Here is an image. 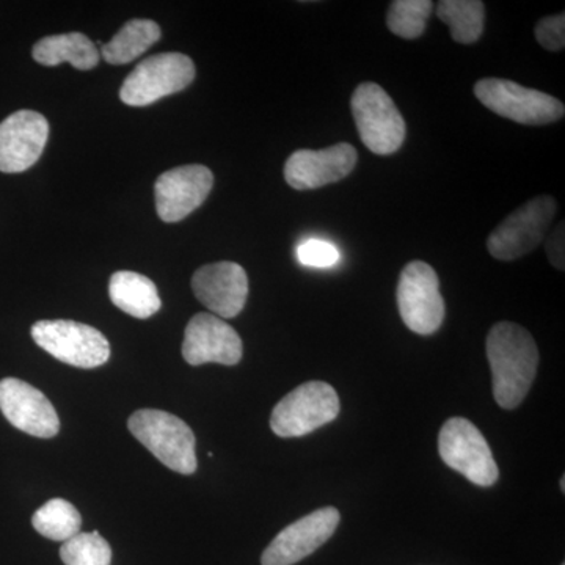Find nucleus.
<instances>
[{"label": "nucleus", "instance_id": "nucleus-1", "mask_svg": "<svg viewBox=\"0 0 565 565\" xmlns=\"http://www.w3.org/2000/svg\"><path fill=\"white\" fill-rule=\"evenodd\" d=\"M487 356L492 367L494 401L505 411H514L525 401L537 375L534 338L519 323H494L487 337Z\"/></svg>", "mask_w": 565, "mask_h": 565}, {"label": "nucleus", "instance_id": "nucleus-2", "mask_svg": "<svg viewBox=\"0 0 565 565\" xmlns=\"http://www.w3.org/2000/svg\"><path fill=\"white\" fill-rule=\"evenodd\" d=\"M129 430L152 456L180 475L196 471L195 435L181 418L143 408L129 418Z\"/></svg>", "mask_w": 565, "mask_h": 565}, {"label": "nucleus", "instance_id": "nucleus-3", "mask_svg": "<svg viewBox=\"0 0 565 565\" xmlns=\"http://www.w3.org/2000/svg\"><path fill=\"white\" fill-rule=\"evenodd\" d=\"M352 114L364 147L377 156H390L403 147L405 121L388 93L363 82L352 95Z\"/></svg>", "mask_w": 565, "mask_h": 565}, {"label": "nucleus", "instance_id": "nucleus-4", "mask_svg": "<svg viewBox=\"0 0 565 565\" xmlns=\"http://www.w3.org/2000/svg\"><path fill=\"white\" fill-rule=\"evenodd\" d=\"M475 95L493 114L520 125H550L565 115L564 104L559 99L548 93L523 87L514 81L487 77L476 82Z\"/></svg>", "mask_w": 565, "mask_h": 565}, {"label": "nucleus", "instance_id": "nucleus-5", "mask_svg": "<svg viewBox=\"0 0 565 565\" xmlns=\"http://www.w3.org/2000/svg\"><path fill=\"white\" fill-rule=\"evenodd\" d=\"M337 390L326 382H307L275 405L270 429L281 438L303 437L340 415Z\"/></svg>", "mask_w": 565, "mask_h": 565}, {"label": "nucleus", "instance_id": "nucleus-6", "mask_svg": "<svg viewBox=\"0 0 565 565\" xmlns=\"http://www.w3.org/2000/svg\"><path fill=\"white\" fill-rule=\"evenodd\" d=\"M438 452L449 468L475 486L490 487L500 478L492 449L473 423L465 418L448 419L438 435Z\"/></svg>", "mask_w": 565, "mask_h": 565}, {"label": "nucleus", "instance_id": "nucleus-7", "mask_svg": "<svg viewBox=\"0 0 565 565\" xmlns=\"http://www.w3.org/2000/svg\"><path fill=\"white\" fill-rule=\"evenodd\" d=\"M195 79L192 58L178 52L156 54L145 58L122 82L121 102L131 107L150 104L182 92Z\"/></svg>", "mask_w": 565, "mask_h": 565}, {"label": "nucleus", "instance_id": "nucleus-8", "mask_svg": "<svg viewBox=\"0 0 565 565\" xmlns=\"http://www.w3.org/2000/svg\"><path fill=\"white\" fill-rule=\"evenodd\" d=\"M556 211L553 196L541 195L530 200L508 215L490 234L487 239L490 255L500 262H514L535 250L544 243Z\"/></svg>", "mask_w": 565, "mask_h": 565}, {"label": "nucleus", "instance_id": "nucleus-9", "mask_svg": "<svg viewBox=\"0 0 565 565\" xmlns=\"http://www.w3.org/2000/svg\"><path fill=\"white\" fill-rule=\"evenodd\" d=\"M32 338L58 362L82 370L103 366L110 356L107 338L87 323L63 319L39 321L33 323Z\"/></svg>", "mask_w": 565, "mask_h": 565}, {"label": "nucleus", "instance_id": "nucleus-10", "mask_svg": "<svg viewBox=\"0 0 565 565\" xmlns=\"http://www.w3.org/2000/svg\"><path fill=\"white\" fill-rule=\"evenodd\" d=\"M397 307L405 326L414 333L433 334L445 319L440 280L427 263L412 262L401 273Z\"/></svg>", "mask_w": 565, "mask_h": 565}, {"label": "nucleus", "instance_id": "nucleus-11", "mask_svg": "<svg viewBox=\"0 0 565 565\" xmlns=\"http://www.w3.org/2000/svg\"><path fill=\"white\" fill-rule=\"evenodd\" d=\"M340 511L322 508L286 526L264 550L263 565H294L313 555L340 525Z\"/></svg>", "mask_w": 565, "mask_h": 565}, {"label": "nucleus", "instance_id": "nucleus-12", "mask_svg": "<svg viewBox=\"0 0 565 565\" xmlns=\"http://www.w3.org/2000/svg\"><path fill=\"white\" fill-rule=\"evenodd\" d=\"M214 185V174L207 167L184 166L169 170L154 185L156 211L161 221L177 223L199 210Z\"/></svg>", "mask_w": 565, "mask_h": 565}, {"label": "nucleus", "instance_id": "nucleus-13", "mask_svg": "<svg viewBox=\"0 0 565 565\" xmlns=\"http://www.w3.org/2000/svg\"><path fill=\"white\" fill-rule=\"evenodd\" d=\"M243 352L239 334L217 316L195 315L185 327L182 356L192 366L206 363L234 366L243 360Z\"/></svg>", "mask_w": 565, "mask_h": 565}, {"label": "nucleus", "instance_id": "nucleus-14", "mask_svg": "<svg viewBox=\"0 0 565 565\" xmlns=\"http://www.w3.org/2000/svg\"><path fill=\"white\" fill-rule=\"evenodd\" d=\"M50 139V122L39 111L18 110L0 122V172L21 173L35 166Z\"/></svg>", "mask_w": 565, "mask_h": 565}, {"label": "nucleus", "instance_id": "nucleus-15", "mask_svg": "<svg viewBox=\"0 0 565 565\" xmlns=\"http://www.w3.org/2000/svg\"><path fill=\"white\" fill-rule=\"evenodd\" d=\"M0 412L11 426L32 437L52 438L61 430V419L51 401L20 379L0 381Z\"/></svg>", "mask_w": 565, "mask_h": 565}, {"label": "nucleus", "instance_id": "nucleus-16", "mask_svg": "<svg viewBox=\"0 0 565 565\" xmlns=\"http://www.w3.org/2000/svg\"><path fill=\"white\" fill-rule=\"evenodd\" d=\"M359 154L351 143H337L326 150H299L289 156L285 180L296 191H311L344 180L355 169Z\"/></svg>", "mask_w": 565, "mask_h": 565}, {"label": "nucleus", "instance_id": "nucleus-17", "mask_svg": "<svg viewBox=\"0 0 565 565\" xmlns=\"http://www.w3.org/2000/svg\"><path fill=\"white\" fill-rule=\"evenodd\" d=\"M192 289L200 300L221 319L236 318L248 296V277L244 267L232 262L206 264L192 277Z\"/></svg>", "mask_w": 565, "mask_h": 565}, {"label": "nucleus", "instance_id": "nucleus-18", "mask_svg": "<svg viewBox=\"0 0 565 565\" xmlns=\"http://www.w3.org/2000/svg\"><path fill=\"white\" fill-rule=\"evenodd\" d=\"M32 55L43 66H57L66 62L81 71L95 68L102 58L96 44L79 32L46 36L33 46Z\"/></svg>", "mask_w": 565, "mask_h": 565}, {"label": "nucleus", "instance_id": "nucleus-19", "mask_svg": "<svg viewBox=\"0 0 565 565\" xmlns=\"http://www.w3.org/2000/svg\"><path fill=\"white\" fill-rule=\"evenodd\" d=\"M109 294L111 303L132 318L148 319L161 310V297L154 282L131 270L111 275Z\"/></svg>", "mask_w": 565, "mask_h": 565}, {"label": "nucleus", "instance_id": "nucleus-20", "mask_svg": "<svg viewBox=\"0 0 565 565\" xmlns=\"http://www.w3.org/2000/svg\"><path fill=\"white\" fill-rule=\"evenodd\" d=\"M161 28L154 21L131 20L109 43L103 44L102 55L110 65H125L150 50L152 44L161 40Z\"/></svg>", "mask_w": 565, "mask_h": 565}, {"label": "nucleus", "instance_id": "nucleus-21", "mask_svg": "<svg viewBox=\"0 0 565 565\" xmlns=\"http://www.w3.org/2000/svg\"><path fill=\"white\" fill-rule=\"evenodd\" d=\"M437 17L449 25L452 40L460 44H473L484 32L486 6L479 0H441Z\"/></svg>", "mask_w": 565, "mask_h": 565}, {"label": "nucleus", "instance_id": "nucleus-22", "mask_svg": "<svg viewBox=\"0 0 565 565\" xmlns=\"http://www.w3.org/2000/svg\"><path fill=\"white\" fill-rule=\"evenodd\" d=\"M32 525L43 537L66 542L79 534L82 516L70 501L54 498L33 514Z\"/></svg>", "mask_w": 565, "mask_h": 565}, {"label": "nucleus", "instance_id": "nucleus-23", "mask_svg": "<svg viewBox=\"0 0 565 565\" xmlns=\"http://www.w3.org/2000/svg\"><path fill=\"white\" fill-rule=\"evenodd\" d=\"M433 10L434 3L430 0H394L390 3L386 25L401 39H419L426 31Z\"/></svg>", "mask_w": 565, "mask_h": 565}, {"label": "nucleus", "instance_id": "nucleus-24", "mask_svg": "<svg viewBox=\"0 0 565 565\" xmlns=\"http://www.w3.org/2000/svg\"><path fill=\"white\" fill-rule=\"evenodd\" d=\"M61 557L65 565H110L109 542L95 533H79L63 542Z\"/></svg>", "mask_w": 565, "mask_h": 565}, {"label": "nucleus", "instance_id": "nucleus-25", "mask_svg": "<svg viewBox=\"0 0 565 565\" xmlns=\"http://www.w3.org/2000/svg\"><path fill=\"white\" fill-rule=\"evenodd\" d=\"M297 258H299V262L305 264V266L326 269V267H332L338 263L340 253H338L332 244L310 239L299 245V248H297Z\"/></svg>", "mask_w": 565, "mask_h": 565}, {"label": "nucleus", "instance_id": "nucleus-26", "mask_svg": "<svg viewBox=\"0 0 565 565\" xmlns=\"http://www.w3.org/2000/svg\"><path fill=\"white\" fill-rule=\"evenodd\" d=\"M535 39L546 51H563L565 47V14L546 17L535 25Z\"/></svg>", "mask_w": 565, "mask_h": 565}, {"label": "nucleus", "instance_id": "nucleus-27", "mask_svg": "<svg viewBox=\"0 0 565 565\" xmlns=\"http://www.w3.org/2000/svg\"><path fill=\"white\" fill-rule=\"evenodd\" d=\"M564 222L559 223V226L550 234L546 239V255H548L550 263L556 267V269H565V232Z\"/></svg>", "mask_w": 565, "mask_h": 565}, {"label": "nucleus", "instance_id": "nucleus-28", "mask_svg": "<svg viewBox=\"0 0 565 565\" xmlns=\"http://www.w3.org/2000/svg\"><path fill=\"white\" fill-rule=\"evenodd\" d=\"M561 490H563V493L565 492V476L561 478Z\"/></svg>", "mask_w": 565, "mask_h": 565}, {"label": "nucleus", "instance_id": "nucleus-29", "mask_svg": "<svg viewBox=\"0 0 565 565\" xmlns=\"http://www.w3.org/2000/svg\"><path fill=\"white\" fill-rule=\"evenodd\" d=\"M563 565H565V564H563Z\"/></svg>", "mask_w": 565, "mask_h": 565}]
</instances>
